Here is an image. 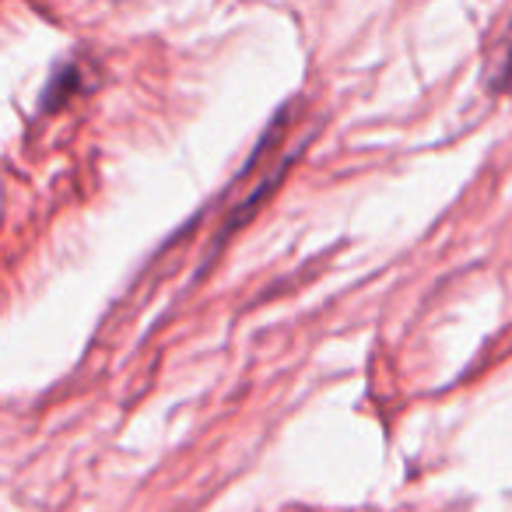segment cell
<instances>
[{
	"mask_svg": "<svg viewBox=\"0 0 512 512\" xmlns=\"http://www.w3.org/2000/svg\"><path fill=\"white\" fill-rule=\"evenodd\" d=\"M488 88L491 92H512V29H509V39L502 43L495 57V67L488 74Z\"/></svg>",
	"mask_w": 512,
	"mask_h": 512,
	"instance_id": "6da1fadb",
	"label": "cell"
}]
</instances>
